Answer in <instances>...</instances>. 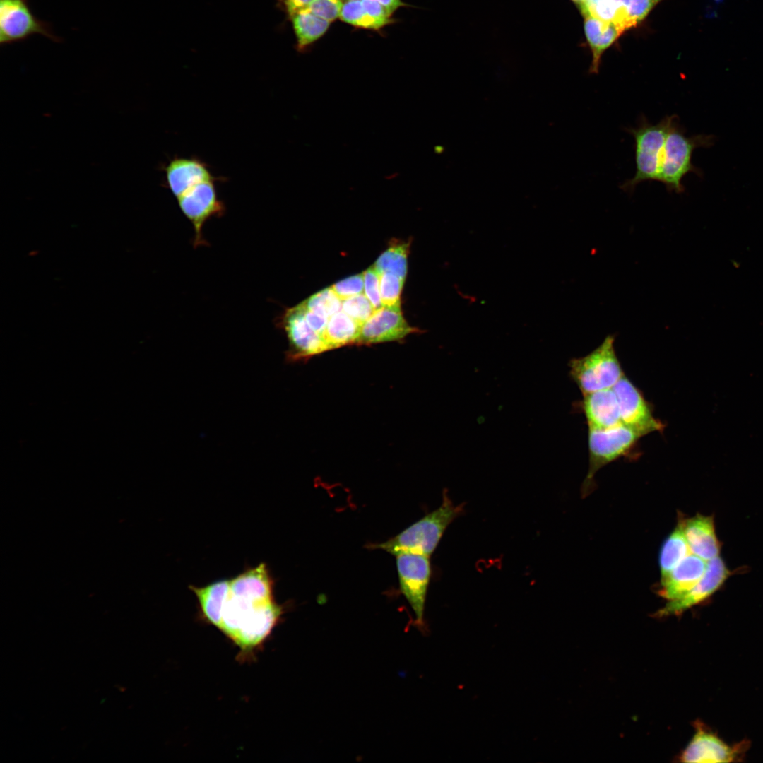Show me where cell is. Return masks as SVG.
I'll return each instance as SVG.
<instances>
[{"label":"cell","mask_w":763,"mask_h":763,"mask_svg":"<svg viewBox=\"0 0 763 763\" xmlns=\"http://www.w3.org/2000/svg\"><path fill=\"white\" fill-rule=\"evenodd\" d=\"M463 511V504L455 505L446 491L441 505L396 536L369 548L383 550L396 555L401 552L417 553L430 557L439 544L446 528Z\"/></svg>","instance_id":"1"},{"label":"cell","mask_w":763,"mask_h":763,"mask_svg":"<svg viewBox=\"0 0 763 763\" xmlns=\"http://www.w3.org/2000/svg\"><path fill=\"white\" fill-rule=\"evenodd\" d=\"M673 117L666 116L659 122L651 124L641 114L637 127L626 129L634 140L636 171L632 178L621 185L622 190L630 193L643 182L657 181L663 146Z\"/></svg>","instance_id":"2"},{"label":"cell","mask_w":763,"mask_h":763,"mask_svg":"<svg viewBox=\"0 0 763 763\" xmlns=\"http://www.w3.org/2000/svg\"><path fill=\"white\" fill-rule=\"evenodd\" d=\"M614 342V335H608L590 353L569 362L571 378L583 395L612 389L625 376Z\"/></svg>","instance_id":"3"},{"label":"cell","mask_w":763,"mask_h":763,"mask_svg":"<svg viewBox=\"0 0 763 763\" xmlns=\"http://www.w3.org/2000/svg\"><path fill=\"white\" fill-rule=\"evenodd\" d=\"M708 142V138L704 136H687L678 117L674 115L663 146L657 181L663 183L669 192H683V177L689 172L698 171L692 162L693 151Z\"/></svg>","instance_id":"4"},{"label":"cell","mask_w":763,"mask_h":763,"mask_svg":"<svg viewBox=\"0 0 763 763\" xmlns=\"http://www.w3.org/2000/svg\"><path fill=\"white\" fill-rule=\"evenodd\" d=\"M588 470L582 485L584 497L593 490L596 472L607 464L627 456L641 438L620 424L607 429L588 428Z\"/></svg>","instance_id":"5"},{"label":"cell","mask_w":763,"mask_h":763,"mask_svg":"<svg viewBox=\"0 0 763 763\" xmlns=\"http://www.w3.org/2000/svg\"><path fill=\"white\" fill-rule=\"evenodd\" d=\"M400 589L414 611L415 624L424 629V613L431 566L429 557L412 552L395 555Z\"/></svg>","instance_id":"6"},{"label":"cell","mask_w":763,"mask_h":763,"mask_svg":"<svg viewBox=\"0 0 763 763\" xmlns=\"http://www.w3.org/2000/svg\"><path fill=\"white\" fill-rule=\"evenodd\" d=\"M35 35L61 41L49 23L32 13L28 0H0V44L23 41Z\"/></svg>","instance_id":"7"},{"label":"cell","mask_w":763,"mask_h":763,"mask_svg":"<svg viewBox=\"0 0 763 763\" xmlns=\"http://www.w3.org/2000/svg\"><path fill=\"white\" fill-rule=\"evenodd\" d=\"M695 733L680 755L682 762H738L745 757L750 742L743 740L733 745L723 740L704 723H694Z\"/></svg>","instance_id":"8"},{"label":"cell","mask_w":763,"mask_h":763,"mask_svg":"<svg viewBox=\"0 0 763 763\" xmlns=\"http://www.w3.org/2000/svg\"><path fill=\"white\" fill-rule=\"evenodd\" d=\"M619 403L621 422L640 437L662 432L665 425L653 413L641 391L625 376L613 387Z\"/></svg>","instance_id":"9"},{"label":"cell","mask_w":763,"mask_h":763,"mask_svg":"<svg viewBox=\"0 0 763 763\" xmlns=\"http://www.w3.org/2000/svg\"><path fill=\"white\" fill-rule=\"evenodd\" d=\"M661 0H588L578 8L584 16L613 23L624 32L637 26Z\"/></svg>","instance_id":"10"},{"label":"cell","mask_w":763,"mask_h":763,"mask_svg":"<svg viewBox=\"0 0 763 763\" xmlns=\"http://www.w3.org/2000/svg\"><path fill=\"white\" fill-rule=\"evenodd\" d=\"M179 206L184 215L194 226V247L206 242L202 236L204 223L213 216L224 213L225 206L218 198L213 180L201 182L177 198Z\"/></svg>","instance_id":"11"},{"label":"cell","mask_w":763,"mask_h":763,"mask_svg":"<svg viewBox=\"0 0 763 763\" xmlns=\"http://www.w3.org/2000/svg\"><path fill=\"white\" fill-rule=\"evenodd\" d=\"M280 323L290 345L288 360H300L329 350L321 335L314 331L306 321L302 302L287 309Z\"/></svg>","instance_id":"12"},{"label":"cell","mask_w":763,"mask_h":763,"mask_svg":"<svg viewBox=\"0 0 763 763\" xmlns=\"http://www.w3.org/2000/svg\"><path fill=\"white\" fill-rule=\"evenodd\" d=\"M730 570L718 556L708 562L699 581L683 596L668 602L656 613V617L679 615L711 596L730 576Z\"/></svg>","instance_id":"13"},{"label":"cell","mask_w":763,"mask_h":763,"mask_svg":"<svg viewBox=\"0 0 763 763\" xmlns=\"http://www.w3.org/2000/svg\"><path fill=\"white\" fill-rule=\"evenodd\" d=\"M419 329L410 326L401 307L383 306L361 326L357 343L371 344L400 340Z\"/></svg>","instance_id":"14"},{"label":"cell","mask_w":763,"mask_h":763,"mask_svg":"<svg viewBox=\"0 0 763 763\" xmlns=\"http://www.w3.org/2000/svg\"><path fill=\"white\" fill-rule=\"evenodd\" d=\"M678 525L692 554L706 562L719 556L721 544L716 534L712 516L698 514L689 519H679Z\"/></svg>","instance_id":"15"},{"label":"cell","mask_w":763,"mask_h":763,"mask_svg":"<svg viewBox=\"0 0 763 763\" xmlns=\"http://www.w3.org/2000/svg\"><path fill=\"white\" fill-rule=\"evenodd\" d=\"M706 562L695 555L684 558L666 576L661 579L658 594L668 601L686 594L703 576Z\"/></svg>","instance_id":"16"},{"label":"cell","mask_w":763,"mask_h":763,"mask_svg":"<svg viewBox=\"0 0 763 763\" xmlns=\"http://www.w3.org/2000/svg\"><path fill=\"white\" fill-rule=\"evenodd\" d=\"M581 407L588 428L603 430L622 423L617 398L613 388L584 394Z\"/></svg>","instance_id":"17"},{"label":"cell","mask_w":763,"mask_h":763,"mask_svg":"<svg viewBox=\"0 0 763 763\" xmlns=\"http://www.w3.org/2000/svg\"><path fill=\"white\" fill-rule=\"evenodd\" d=\"M274 580L268 565L261 562L230 579V593L257 601H269L273 598Z\"/></svg>","instance_id":"18"},{"label":"cell","mask_w":763,"mask_h":763,"mask_svg":"<svg viewBox=\"0 0 763 763\" xmlns=\"http://www.w3.org/2000/svg\"><path fill=\"white\" fill-rule=\"evenodd\" d=\"M165 172L167 184L177 198L201 182L214 180L206 165L196 158H175Z\"/></svg>","instance_id":"19"},{"label":"cell","mask_w":763,"mask_h":763,"mask_svg":"<svg viewBox=\"0 0 763 763\" xmlns=\"http://www.w3.org/2000/svg\"><path fill=\"white\" fill-rule=\"evenodd\" d=\"M392 13L373 0L344 1L340 19L357 28L379 30L391 23Z\"/></svg>","instance_id":"20"},{"label":"cell","mask_w":763,"mask_h":763,"mask_svg":"<svg viewBox=\"0 0 763 763\" xmlns=\"http://www.w3.org/2000/svg\"><path fill=\"white\" fill-rule=\"evenodd\" d=\"M230 579H223L201 587L189 586L197 598L201 617L217 628L220 623L224 604L230 592Z\"/></svg>","instance_id":"21"},{"label":"cell","mask_w":763,"mask_h":763,"mask_svg":"<svg viewBox=\"0 0 763 763\" xmlns=\"http://www.w3.org/2000/svg\"><path fill=\"white\" fill-rule=\"evenodd\" d=\"M584 32L592 53L590 73H598L603 52L623 33L613 23L584 16Z\"/></svg>","instance_id":"22"},{"label":"cell","mask_w":763,"mask_h":763,"mask_svg":"<svg viewBox=\"0 0 763 763\" xmlns=\"http://www.w3.org/2000/svg\"><path fill=\"white\" fill-rule=\"evenodd\" d=\"M361 325L340 310L329 317L321 334L329 350L357 343Z\"/></svg>","instance_id":"23"},{"label":"cell","mask_w":763,"mask_h":763,"mask_svg":"<svg viewBox=\"0 0 763 763\" xmlns=\"http://www.w3.org/2000/svg\"><path fill=\"white\" fill-rule=\"evenodd\" d=\"M297 40V47L302 49L322 37L328 30L330 22L311 13L302 11L290 17Z\"/></svg>","instance_id":"24"},{"label":"cell","mask_w":763,"mask_h":763,"mask_svg":"<svg viewBox=\"0 0 763 763\" xmlns=\"http://www.w3.org/2000/svg\"><path fill=\"white\" fill-rule=\"evenodd\" d=\"M691 554L680 526L675 528L664 540L659 553L661 579L666 576L684 558Z\"/></svg>","instance_id":"25"},{"label":"cell","mask_w":763,"mask_h":763,"mask_svg":"<svg viewBox=\"0 0 763 763\" xmlns=\"http://www.w3.org/2000/svg\"><path fill=\"white\" fill-rule=\"evenodd\" d=\"M410 243L394 239L373 265L379 273H391L405 280Z\"/></svg>","instance_id":"26"},{"label":"cell","mask_w":763,"mask_h":763,"mask_svg":"<svg viewBox=\"0 0 763 763\" xmlns=\"http://www.w3.org/2000/svg\"><path fill=\"white\" fill-rule=\"evenodd\" d=\"M304 307L309 311L320 314L327 317H331L342 309V301L332 288H326L310 296L302 302Z\"/></svg>","instance_id":"27"},{"label":"cell","mask_w":763,"mask_h":763,"mask_svg":"<svg viewBox=\"0 0 763 763\" xmlns=\"http://www.w3.org/2000/svg\"><path fill=\"white\" fill-rule=\"evenodd\" d=\"M404 282L391 273L380 274V296L383 306L401 307V293Z\"/></svg>","instance_id":"28"},{"label":"cell","mask_w":763,"mask_h":763,"mask_svg":"<svg viewBox=\"0 0 763 763\" xmlns=\"http://www.w3.org/2000/svg\"><path fill=\"white\" fill-rule=\"evenodd\" d=\"M342 310L361 326L376 311L369 299L362 293L343 300Z\"/></svg>","instance_id":"29"},{"label":"cell","mask_w":763,"mask_h":763,"mask_svg":"<svg viewBox=\"0 0 763 763\" xmlns=\"http://www.w3.org/2000/svg\"><path fill=\"white\" fill-rule=\"evenodd\" d=\"M343 3V0H313L302 11L331 23L340 17Z\"/></svg>","instance_id":"30"},{"label":"cell","mask_w":763,"mask_h":763,"mask_svg":"<svg viewBox=\"0 0 763 763\" xmlns=\"http://www.w3.org/2000/svg\"><path fill=\"white\" fill-rule=\"evenodd\" d=\"M363 275L365 295L377 310L383 307L380 296V274L372 266Z\"/></svg>","instance_id":"31"},{"label":"cell","mask_w":763,"mask_h":763,"mask_svg":"<svg viewBox=\"0 0 763 763\" xmlns=\"http://www.w3.org/2000/svg\"><path fill=\"white\" fill-rule=\"evenodd\" d=\"M331 288L341 300L361 294L364 290V275L359 273L352 276L336 283Z\"/></svg>","instance_id":"32"},{"label":"cell","mask_w":763,"mask_h":763,"mask_svg":"<svg viewBox=\"0 0 763 763\" xmlns=\"http://www.w3.org/2000/svg\"><path fill=\"white\" fill-rule=\"evenodd\" d=\"M304 316L306 321H307L310 327L314 331L321 335L326 328L329 318L320 314L307 310L305 307Z\"/></svg>","instance_id":"33"},{"label":"cell","mask_w":763,"mask_h":763,"mask_svg":"<svg viewBox=\"0 0 763 763\" xmlns=\"http://www.w3.org/2000/svg\"><path fill=\"white\" fill-rule=\"evenodd\" d=\"M313 0H283L282 3L288 17L304 9Z\"/></svg>","instance_id":"34"},{"label":"cell","mask_w":763,"mask_h":763,"mask_svg":"<svg viewBox=\"0 0 763 763\" xmlns=\"http://www.w3.org/2000/svg\"><path fill=\"white\" fill-rule=\"evenodd\" d=\"M343 1H350V0H343ZM373 1H376L379 2V4H381L386 9H388L389 11L391 12V13H393L398 8H400L401 6H404L406 5L405 3L403 2L402 0H373Z\"/></svg>","instance_id":"35"},{"label":"cell","mask_w":763,"mask_h":763,"mask_svg":"<svg viewBox=\"0 0 763 763\" xmlns=\"http://www.w3.org/2000/svg\"><path fill=\"white\" fill-rule=\"evenodd\" d=\"M571 1H572L574 3H575L577 6H579L580 5L583 4L584 3H585L588 0H571Z\"/></svg>","instance_id":"36"}]
</instances>
